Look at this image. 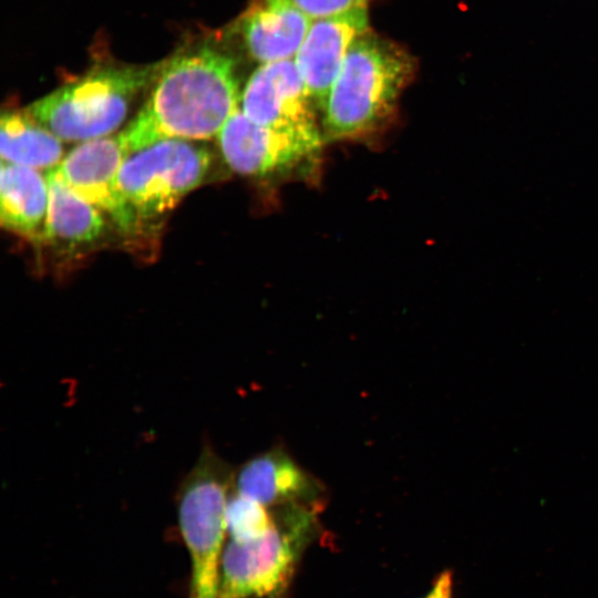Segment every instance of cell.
Masks as SVG:
<instances>
[{
  "label": "cell",
  "instance_id": "cell-1",
  "mask_svg": "<svg viewBox=\"0 0 598 598\" xmlns=\"http://www.w3.org/2000/svg\"><path fill=\"white\" fill-rule=\"evenodd\" d=\"M240 96L235 58L214 44L196 45L162 62L148 99L117 135L127 156L164 140H210L240 107Z\"/></svg>",
  "mask_w": 598,
  "mask_h": 598
},
{
  "label": "cell",
  "instance_id": "cell-2",
  "mask_svg": "<svg viewBox=\"0 0 598 598\" xmlns=\"http://www.w3.org/2000/svg\"><path fill=\"white\" fill-rule=\"evenodd\" d=\"M415 72L414 58L400 44L373 33L351 45L322 110L324 138L339 140L383 124Z\"/></svg>",
  "mask_w": 598,
  "mask_h": 598
},
{
  "label": "cell",
  "instance_id": "cell-3",
  "mask_svg": "<svg viewBox=\"0 0 598 598\" xmlns=\"http://www.w3.org/2000/svg\"><path fill=\"white\" fill-rule=\"evenodd\" d=\"M162 62L107 65L90 71L24 109L65 142L109 136L126 117L138 94L154 83Z\"/></svg>",
  "mask_w": 598,
  "mask_h": 598
},
{
  "label": "cell",
  "instance_id": "cell-4",
  "mask_svg": "<svg viewBox=\"0 0 598 598\" xmlns=\"http://www.w3.org/2000/svg\"><path fill=\"white\" fill-rule=\"evenodd\" d=\"M272 527L250 540L231 539L221 556L218 598H283L319 506H279Z\"/></svg>",
  "mask_w": 598,
  "mask_h": 598
},
{
  "label": "cell",
  "instance_id": "cell-5",
  "mask_svg": "<svg viewBox=\"0 0 598 598\" xmlns=\"http://www.w3.org/2000/svg\"><path fill=\"white\" fill-rule=\"evenodd\" d=\"M235 473L209 445L181 481L179 530L192 561L190 598H218L226 507Z\"/></svg>",
  "mask_w": 598,
  "mask_h": 598
},
{
  "label": "cell",
  "instance_id": "cell-6",
  "mask_svg": "<svg viewBox=\"0 0 598 598\" xmlns=\"http://www.w3.org/2000/svg\"><path fill=\"white\" fill-rule=\"evenodd\" d=\"M194 142L159 141L124 159L118 188L141 223L171 212L204 182L212 155Z\"/></svg>",
  "mask_w": 598,
  "mask_h": 598
},
{
  "label": "cell",
  "instance_id": "cell-7",
  "mask_svg": "<svg viewBox=\"0 0 598 598\" xmlns=\"http://www.w3.org/2000/svg\"><path fill=\"white\" fill-rule=\"evenodd\" d=\"M221 155L236 173L267 176L291 171L320 151V131L280 130L258 124L240 107L217 135Z\"/></svg>",
  "mask_w": 598,
  "mask_h": 598
},
{
  "label": "cell",
  "instance_id": "cell-8",
  "mask_svg": "<svg viewBox=\"0 0 598 598\" xmlns=\"http://www.w3.org/2000/svg\"><path fill=\"white\" fill-rule=\"evenodd\" d=\"M127 157L118 135L80 143L64 156L58 172L83 199L95 206L123 235H136L138 220L118 188V173Z\"/></svg>",
  "mask_w": 598,
  "mask_h": 598
},
{
  "label": "cell",
  "instance_id": "cell-9",
  "mask_svg": "<svg viewBox=\"0 0 598 598\" xmlns=\"http://www.w3.org/2000/svg\"><path fill=\"white\" fill-rule=\"evenodd\" d=\"M316 107L293 59L259 65L240 96L250 120L280 130L320 131Z\"/></svg>",
  "mask_w": 598,
  "mask_h": 598
},
{
  "label": "cell",
  "instance_id": "cell-10",
  "mask_svg": "<svg viewBox=\"0 0 598 598\" xmlns=\"http://www.w3.org/2000/svg\"><path fill=\"white\" fill-rule=\"evenodd\" d=\"M369 30L367 8L311 21L293 60L313 103L321 111L352 43Z\"/></svg>",
  "mask_w": 598,
  "mask_h": 598
},
{
  "label": "cell",
  "instance_id": "cell-11",
  "mask_svg": "<svg viewBox=\"0 0 598 598\" xmlns=\"http://www.w3.org/2000/svg\"><path fill=\"white\" fill-rule=\"evenodd\" d=\"M235 492L267 507L289 504L320 506L319 482L281 448L244 463L234 475Z\"/></svg>",
  "mask_w": 598,
  "mask_h": 598
},
{
  "label": "cell",
  "instance_id": "cell-12",
  "mask_svg": "<svg viewBox=\"0 0 598 598\" xmlns=\"http://www.w3.org/2000/svg\"><path fill=\"white\" fill-rule=\"evenodd\" d=\"M311 21L291 0H252L237 31L248 55L262 65L295 59Z\"/></svg>",
  "mask_w": 598,
  "mask_h": 598
},
{
  "label": "cell",
  "instance_id": "cell-13",
  "mask_svg": "<svg viewBox=\"0 0 598 598\" xmlns=\"http://www.w3.org/2000/svg\"><path fill=\"white\" fill-rule=\"evenodd\" d=\"M49 184L40 171L1 161V225L34 243L45 241Z\"/></svg>",
  "mask_w": 598,
  "mask_h": 598
},
{
  "label": "cell",
  "instance_id": "cell-14",
  "mask_svg": "<svg viewBox=\"0 0 598 598\" xmlns=\"http://www.w3.org/2000/svg\"><path fill=\"white\" fill-rule=\"evenodd\" d=\"M49 208L45 241L76 248L95 243L105 231L103 214L79 196L56 167L47 172Z\"/></svg>",
  "mask_w": 598,
  "mask_h": 598
},
{
  "label": "cell",
  "instance_id": "cell-15",
  "mask_svg": "<svg viewBox=\"0 0 598 598\" xmlns=\"http://www.w3.org/2000/svg\"><path fill=\"white\" fill-rule=\"evenodd\" d=\"M1 161L38 171H50L64 158L62 140L27 112L8 111L0 122Z\"/></svg>",
  "mask_w": 598,
  "mask_h": 598
},
{
  "label": "cell",
  "instance_id": "cell-16",
  "mask_svg": "<svg viewBox=\"0 0 598 598\" xmlns=\"http://www.w3.org/2000/svg\"><path fill=\"white\" fill-rule=\"evenodd\" d=\"M275 515L264 504L233 493L226 507V526L231 539L250 540L265 535L274 525Z\"/></svg>",
  "mask_w": 598,
  "mask_h": 598
},
{
  "label": "cell",
  "instance_id": "cell-17",
  "mask_svg": "<svg viewBox=\"0 0 598 598\" xmlns=\"http://www.w3.org/2000/svg\"><path fill=\"white\" fill-rule=\"evenodd\" d=\"M311 20L367 8L369 0H291Z\"/></svg>",
  "mask_w": 598,
  "mask_h": 598
},
{
  "label": "cell",
  "instance_id": "cell-18",
  "mask_svg": "<svg viewBox=\"0 0 598 598\" xmlns=\"http://www.w3.org/2000/svg\"><path fill=\"white\" fill-rule=\"evenodd\" d=\"M453 575L451 570L442 571L435 579L430 591L422 598H452Z\"/></svg>",
  "mask_w": 598,
  "mask_h": 598
}]
</instances>
